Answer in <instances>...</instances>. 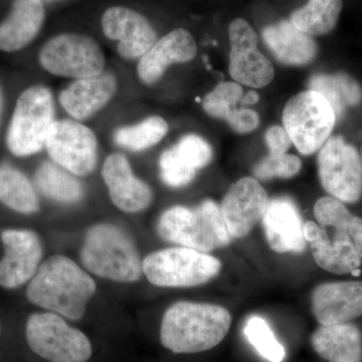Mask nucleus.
<instances>
[{"instance_id": "nucleus-38", "label": "nucleus", "mask_w": 362, "mask_h": 362, "mask_svg": "<svg viewBox=\"0 0 362 362\" xmlns=\"http://www.w3.org/2000/svg\"><path fill=\"white\" fill-rule=\"evenodd\" d=\"M2 109H4V94H2L1 86H0V118H1Z\"/></svg>"}, {"instance_id": "nucleus-1", "label": "nucleus", "mask_w": 362, "mask_h": 362, "mask_svg": "<svg viewBox=\"0 0 362 362\" xmlns=\"http://www.w3.org/2000/svg\"><path fill=\"white\" fill-rule=\"evenodd\" d=\"M96 291V283L87 272L68 257L54 255L42 263L28 282L26 297L40 308L80 320Z\"/></svg>"}, {"instance_id": "nucleus-19", "label": "nucleus", "mask_w": 362, "mask_h": 362, "mask_svg": "<svg viewBox=\"0 0 362 362\" xmlns=\"http://www.w3.org/2000/svg\"><path fill=\"white\" fill-rule=\"evenodd\" d=\"M102 176L112 202L124 213H140L151 204V188L136 177L129 161L122 154H112L106 159Z\"/></svg>"}, {"instance_id": "nucleus-27", "label": "nucleus", "mask_w": 362, "mask_h": 362, "mask_svg": "<svg viewBox=\"0 0 362 362\" xmlns=\"http://www.w3.org/2000/svg\"><path fill=\"white\" fill-rule=\"evenodd\" d=\"M308 87L327 100L337 120L341 118L347 107L357 106L362 101L361 86L345 73L316 74L309 81Z\"/></svg>"}, {"instance_id": "nucleus-36", "label": "nucleus", "mask_w": 362, "mask_h": 362, "mask_svg": "<svg viewBox=\"0 0 362 362\" xmlns=\"http://www.w3.org/2000/svg\"><path fill=\"white\" fill-rule=\"evenodd\" d=\"M265 140L271 154H285L292 145V140L285 127L272 126L265 134Z\"/></svg>"}, {"instance_id": "nucleus-11", "label": "nucleus", "mask_w": 362, "mask_h": 362, "mask_svg": "<svg viewBox=\"0 0 362 362\" xmlns=\"http://www.w3.org/2000/svg\"><path fill=\"white\" fill-rule=\"evenodd\" d=\"M45 148L52 161L76 176L89 175L96 168V136L87 126L76 121H54Z\"/></svg>"}, {"instance_id": "nucleus-14", "label": "nucleus", "mask_w": 362, "mask_h": 362, "mask_svg": "<svg viewBox=\"0 0 362 362\" xmlns=\"http://www.w3.org/2000/svg\"><path fill=\"white\" fill-rule=\"evenodd\" d=\"M268 194L252 177H244L230 187L223 197L221 211L233 239L246 237L262 220L268 207Z\"/></svg>"}, {"instance_id": "nucleus-33", "label": "nucleus", "mask_w": 362, "mask_h": 362, "mask_svg": "<svg viewBox=\"0 0 362 362\" xmlns=\"http://www.w3.org/2000/svg\"><path fill=\"white\" fill-rule=\"evenodd\" d=\"M243 88L237 83L223 82L216 86L202 100V108L209 115L226 120L242 101Z\"/></svg>"}, {"instance_id": "nucleus-26", "label": "nucleus", "mask_w": 362, "mask_h": 362, "mask_svg": "<svg viewBox=\"0 0 362 362\" xmlns=\"http://www.w3.org/2000/svg\"><path fill=\"white\" fill-rule=\"evenodd\" d=\"M35 183L40 194L59 204H77L84 197V187L77 176L54 161L40 164Z\"/></svg>"}, {"instance_id": "nucleus-32", "label": "nucleus", "mask_w": 362, "mask_h": 362, "mask_svg": "<svg viewBox=\"0 0 362 362\" xmlns=\"http://www.w3.org/2000/svg\"><path fill=\"white\" fill-rule=\"evenodd\" d=\"M244 333L250 344L267 361H284V346L279 342L265 319L259 316H252L245 325Z\"/></svg>"}, {"instance_id": "nucleus-3", "label": "nucleus", "mask_w": 362, "mask_h": 362, "mask_svg": "<svg viewBox=\"0 0 362 362\" xmlns=\"http://www.w3.org/2000/svg\"><path fill=\"white\" fill-rule=\"evenodd\" d=\"M81 261L97 277L133 283L141 277L142 261L134 240L123 228L97 223L86 233Z\"/></svg>"}, {"instance_id": "nucleus-10", "label": "nucleus", "mask_w": 362, "mask_h": 362, "mask_svg": "<svg viewBox=\"0 0 362 362\" xmlns=\"http://www.w3.org/2000/svg\"><path fill=\"white\" fill-rule=\"evenodd\" d=\"M40 63L52 75L78 80L103 73L105 57L92 37L63 33L45 42L40 49Z\"/></svg>"}, {"instance_id": "nucleus-7", "label": "nucleus", "mask_w": 362, "mask_h": 362, "mask_svg": "<svg viewBox=\"0 0 362 362\" xmlns=\"http://www.w3.org/2000/svg\"><path fill=\"white\" fill-rule=\"evenodd\" d=\"M54 100L44 86H33L18 98L6 144L13 156H33L45 147L47 134L54 122Z\"/></svg>"}, {"instance_id": "nucleus-37", "label": "nucleus", "mask_w": 362, "mask_h": 362, "mask_svg": "<svg viewBox=\"0 0 362 362\" xmlns=\"http://www.w3.org/2000/svg\"><path fill=\"white\" fill-rule=\"evenodd\" d=\"M259 101V95L256 90H250L242 98L240 103L243 105H254Z\"/></svg>"}, {"instance_id": "nucleus-5", "label": "nucleus", "mask_w": 362, "mask_h": 362, "mask_svg": "<svg viewBox=\"0 0 362 362\" xmlns=\"http://www.w3.org/2000/svg\"><path fill=\"white\" fill-rule=\"evenodd\" d=\"M221 269L220 259L187 247L151 252L142 261L143 274L157 287H197L216 278Z\"/></svg>"}, {"instance_id": "nucleus-29", "label": "nucleus", "mask_w": 362, "mask_h": 362, "mask_svg": "<svg viewBox=\"0 0 362 362\" xmlns=\"http://www.w3.org/2000/svg\"><path fill=\"white\" fill-rule=\"evenodd\" d=\"M319 226L344 233L356 247L362 259V218L354 216L343 202L332 197H323L314 206Z\"/></svg>"}, {"instance_id": "nucleus-4", "label": "nucleus", "mask_w": 362, "mask_h": 362, "mask_svg": "<svg viewBox=\"0 0 362 362\" xmlns=\"http://www.w3.org/2000/svg\"><path fill=\"white\" fill-rule=\"evenodd\" d=\"M161 239L209 252L226 247L232 242L221 206L213 199H206L194 209L175 206L166 209L157 223Z\"/></svg>"}, {"instance_id": "nucleus-12", "label": "nucleus", "mask_w": 362, "mask_h": 362, "mask_svg": "<svg viewBox=\"0 0 362 362\" xmlns=\"http://www.w3.org/2000/svg\"><path fill=\"white\" fill-rule=\"evenodd\" d=\"M230 77L240 84L263 88L275 77L270 59L258 49V37L247 21L237 18L228 28Z\"/></svg>"}, {"instance_id": "nucleus-31", "label": "nucleus", "mask_w": 362, "mask_h": 362, "mask_svg": "<svg viewBox=\"0 0 362 362\" xmlns=\"http://www.w3.org/2000/svg\"><path fill=\"white\" fill-rule=\"evenodd\" d=\"M168 131V125L164 119L152 116L136 125L119 128L114 133V141L124 149L139 152L160 142Z\"/></svg>"}, {"instance_id": "nucleus-16", "label": "nucleus", "mask_w": 362, "mask_h": 362, "mask_svg": "<svg viewBox=\"0 0 362 362\" xmlns=\"http://www.w3.org/2000/svg\"><path fill=\"white\" fill-rule=\"evenodd\" d=\"M269 246L279 254H300L306 249L303 220L299 209L289 197L271 199L262 218Z\"/></svg>"}, {"instance_id": "nucleus-21", "label": "nucleus", "mask_w": 362, "mask_h": 362, "mask_svg": "<svg viewBox=\"0 0 362 362\" xmlns=\"http://www.w3.org/2000/svg\"><path fill=\"white\" fill-rule=\"evenodd\" d=\"M197 52V44L192 33L183 28H176L157 40L140 59L137 66L138 77L143 84H156L169 66L187 63L195 58Z\"/></svg>"}, {"instance_id": "nucleus-23", "label": "nucleus", "mask_w": 362, "mask_h": 362, "mask_svg": "<svg viewBox=\"0 0 362 362\" xmlns=\"http://www.w3.org/2000/svg\"><path fill=\"white\" fill-rule=\"evenodd\" d=\"M45 18L42 0H14L11 13L0 23V51L25 49L39 35Z\"/></svg>"}, {"instance_id": "nucleus-9", "label": "nucleus", "mask_w": 362, "mask_h": 362, "mask_svg": "<svg viewBox=\"0 0 362 362\" xmlns=\"http://www.w3.org/2000/svg\"><path fill=\"white\" fill-rule=\"evenodd\" d=\"M321 185L343 204H356L362 197V159L358 150L342 136L329 137L318 153Z\"/></svg>"}, {"instance_id": "nucleus-20", "label": "nucleus", "mask_w": 362, "mask_h": 362, "mask_svg": "<svg viewBox=\"0 0 362 362\" xmlns=\"http://www.w3.org/2000/svg\"><path fill=\"white\" fill-rule=\"evenodd\" d=\"M304 232L314 261L324 271L344 275L361 268L362 259L344 233L333 230V235H329L325 228L314 221L305 223Z\"/></svg>"}, {"instance_id": "nucleus-2", "label": "nucleus", "mask_w": 362, "mask_h": 362, "mask_svg": "<svg viewBox=\"0 0 362 362\" xmlns=\"http://www.w3.org/2000/svg\"><path fill=\"white\" fill-rule=\"evenodd\" d=\"M230 325L232 315L220 305L177 302L164 313L160 341L173 354H199L218 346Z\"/></svg>"}, {"instance_id": "nucleus-35", "label": "nucleus", "mask_w": 362, "mask_h": 362, "mask_svg": "<svg viewBox=\"0 0 362 362\" xmlns=\"http://www.w3.org/2000/svg\"><path fill=\"white\" fill-rule=\"evenodd\" d=\"M226 121L235 132L245 134L252 132L258 127L259 117L257 112L250 109H235L228 114Z\"/></svg>"}, {"instance_id": "nucleus-17", "label": "nucleus", "mask_w": 362, "mask_h": 362, "mask_svg": "<svg viewBox=\"0 0 362 362\" xmlns=\"http://www.w3.org/2000/svg\"><path fill=\"white\" fill-rule=\"evenodd\" d=\"M313 315L320 325L350 322L362 316V281L317 286L311 295Z\"/></svg>"}, {"instance_id": "nucleus-25", "label": "nucleus", "mask_w": 362, "mask_h": 362, "mask_svg": "<svg viewBox=\"0 0 362 362\" xmlns=\"http://www.w3.org/2000/svg\"><path fill=\"white\" fill-rule=\"evenodd\" d=\"M317 354L328 362H362V332L351 322L320 325L311 337Z\"/></svg>"}, {"instance_id": "nucleus-28", "label": "nucleus", "mask_w": 362, "mask_h": 362, "mask_svg": "<svg viewBox=\"0 0 362 362\" xmlns=\"http://www.w3.org/2000/svg\"><path fill=\"white\" fill-rule=\"evenodd\" d=\"M0 202L23 214L40 209L37 192L28 176L8 163L0 164Z\"/></svg>"}, {"instance_id": "nucleus-13", "label": "nucleus", "mask_w": 362, "mask_h": 362, "mask_svg": "<svg viewBox=\"0 0 362 362\" xmlns=\"http://www.w3.org/2000/svg\"><path fill=\"white\" fill-rule=\"evenodd\" d=\"M4 256L0 259V287L16 289L30 282L42 259L37 233L25 228H7L0 235Z\"/></svg>"}, {"instance_id": "nucleus-30", "label": "nucleus", "mask_w": 362, "mask_h": 362, "mask_svg": "<svg viewBox=\"0 0 362 362\" xmlns=\"http://www.w3.org/2000/svg\"><path fill=\"white\" fill-rule=\"evenodd\" d=\"M342 6V0H309L291 14L290 21L311 37L327 35L337 26Z\"/></svg>"}, {"instance_id": "nucleus-8", "label": "nucleus", "mask_w": 362, "mask_h": 362, "mask_svg": "<svg viewBox=\"0 0 362 362\" xmlns=\"http://www.w3.org/2000/svg\"><path fill=\"white\" fill-rule=\"evenodd\" d=\"M337 116L325 98L307 90L293 96L283 111V123L293 144L303 156H311L329 139Z\"/></svg>"}, {"instance_id": "nucleus-18", "label": "nucleus", "mask_w": 362, "mask_h": 362, "mask_svg": "<svg viewBox=\"0 0 362 362\" xmlns=\"http://www.w3.org/2000/svg\"><path fill=\"white\" fill-rule=\"evenodd\" d=\"M213 158V149L201 137L194 134L183 136L159 158L161 180L170 187H182L194 180L199 169L206 168Z\"/></svg>"}, {"instance_id": "nucleus-24", "label": "nucleus", "mask_w": 362, "mask_h": 362, "mask_svg": "<svg viewBox=\"0 0 362 362\" xmlns=\"http://www.w3.org/2000/svg\"><path fill=\"white\" fill-rule=\"evenodd\" d=\"M262 35L272 54L284 65H308L318 52L313 37L298 30L290 20L267 26Z\"/></svg>"}, {"instance_id": "nucleus-22", "label": "nucleus", "mask_w": 362, "mask_h": 362, "mask_svg": "<svg viewBox=\"0 0 362 362\" xmlns=\"http://www.w3.org/2000/svg\"><path fill=\"white\" fill-rule=\"evenodd\" d=\"M117 90L115 76L102 73L78 78L59 94V102L76 120H85L104 108Z\"/></svg>"}, {"instance_id": "nucleus-6", "label": "nucleus", "mask_w": 362, "mask_h": 362, "mask_svg": "<svg viewBox=\"0 0 362 362\" xmlns=\"http://www.w3.org/2000/svg\"><path fill=\"white\" fill-rule=\"evenodd\" d=\"M25 339L33 354L49 362H87L93 354L87 335L52 312L28 317Z\"/></svg>"}, {"instance_id": "nucleus-15", "label": "nucleus", "mask_w": 362, "mask_h": 362, "mask_svg": "<svg viewBox=\"0 0 362 362\" xmlns=\"http://www.w3.org/2000/svg\"><path fill=\"white\" fill-rule=\"evenodd\" d=\"M102 28L109 40L118 42L117 51L123 58L141 59L157 42L153 26L137 11L123 6L107 9Z\"/></svg>"}, {"instance_id": "nucleus-34", "label": "nucleus", "mask_w": 362, "mask_h": 362, "mask_svg": "<svg viewBox=\"0 0 362 362\" xmlns=\"http://www.w3.org/2000/svg\"><path fill=\"white\" fill-rule=\"evenodd\" d=\"M301 160L290 154H269L254 168V175L259 180L291 178L301 170Z\"/></svg>"}]
</instances>
